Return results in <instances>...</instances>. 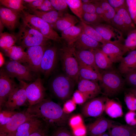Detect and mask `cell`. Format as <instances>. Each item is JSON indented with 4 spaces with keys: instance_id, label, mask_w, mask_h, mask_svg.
Listing matches in <instances>:
<instances>
[{
    "instance_id": "9a60e30c",
    "label": "cell",
    "mask_w": 136,
    "mask_h": 136,
    "mask_svg": "<svg viewBox=\"0 0 136 136\" xmlns=\"http://www.w3.org/2000/svg\"><path fill=\"white\" fill-rule=\"evenodd\" d=\"M21 13L1 6L0 21L4 27L9 30L13 31L19 25Z\"/></svg>"
},
{
    "instance_id": "003e7915",
    "label": "cell",
    "mask_w": 136,
    "mask_h": 136,
    "mask_svg": "<svg viewBox=\"0 0 136 136\" xmlns=\"http://www.w3.org/2000/svg\"><path fill=\"white\" fill-rule=\"evenodd\" d=\"M52 136H54L52 134Z\"/></svg>"
},
{
    "instance_id": "83f0119b",
    "label": "cell",
    "mask_w": 136,
    "mask_h": 136,
    "mask_svg": "<svg viewBox=\"0 0 136 136\" xmlns=\"http://www.w3.org/2000/svg\"><path fill=\"white\" fill-rule=\"evenodd\" d=\"M92 50L94 54L96 64L100 72L113 68V63L100 48Z\"/></svg>"
},
{
    "instance_id": "f546056e",
    "label": "cell",
    "mask_w": 136,
    "mask_h": 136,
    "mask_svg": "<svg viewBox=\"0 0 136 136\" xmlns=\"http://www.w3.org/2000/svg\"><path fill=\"white\" fill-rule=\"evenodd\" d=\"M28 12L42 19L49 23L52 26L58 19L65 13L56 10L45 12L35 10Z\"/></svg>"
},
{
    "instance_id": "f1b7e54d",
    "label": "cell",
    "mask_w": 136,
    "mask_h": 136,
    "mask_svg": "<svg viewBox=\"0 0 136 136\" xmlns=\"http://www.w3.org/2000/svg\"><path fill=\"white\" fill-rule=\"evenodd\" d=\"M108 130L112 136H132L136 131V126L114 124Z\"/></svg>"
},
{
    "instance_id": "30bf717a",
    "label": "cell",
    "mask_w": 136,
    "mask_h": 136,
    "mask_svg": "<svg viewBox=\"0 0 136 136\" xmlns=\"http://www.w3.org/2000/svg\"><path fill=\"white\" fill-rule=\"evenodd\" d=\"M25 90L28 107L35 105L45 99V89L40 78L36 79L29 84L26 83Z\"/></svg>"
},
{
    "instance_id": "5b68a950",
    "label": "cell",
    "mask_w": 136,
    "mask_h": 136,
    "mask_svg": "<svg viewBox=\"0 0 136 136\" xmlns=\"http://www.w3.org/2000/svg\"><path fill=\"white\" fill-rule=\"evenodd\" d=\"M23 22L38 30L44 36L58 43H62L61 36L49 23L25 10L21 13Z\"/></svg>"
},
{
    "instance_id": "6125c7cd",
    "label": "cell",
    "mask_w": 136,
    "mask_h": 136,
    "mask_svg": "<svg viewBox=\"0 0 136 136\" xmlns=\"http://www.w3.org/2000/svg\"><path fill=\"white\" fill-rule=\"evenodd\" d=\"M0 136H12L10 134L5 133H0Z\"/></svg>"
},
{
    "instance_id": "be15d7a7",
    "label": "cell",
    "mask_w": 136,
    "mask_h": 136,
    "mask_svg": "<svg viewBox=\"0 0 136 136\" xmlns=\"http://www.w3.org/2000/svg\"><path fill=\"white\" fill-rule=\"evenodd\" d=\"M4 27V26L0 21V33L3 32L2 31Z\"/></svg>"
},
{
    "instance_id": "ee69618b",
    "label": "cell",
    "mask_w": 136,
    "mask_h": 136,
    "mask_svg": "<svg viewBox=\"0 0 136 136\" xmlns=\"http://www.w3.org/2000/svg\"><path fill=\"white\" fill-rule=\"evenodd\" d=\"M55 10L59 12L66 13L68 5L65 0H50Z\"/></svg>"
},
{
    "instance_id": "bcb514c9",
    "label": "cell",
    "mask_w": 136,
    "mask_h": 136,
    "mask_svg": "<svg viewBox=\"0 0 136 136\" xmlns=\"http://www.w3.org/2000/svg\"><path fill=\"white\" fill-rule=\"evenodd\" d=\"M124 119L127 124L132 126H136V112L129 110L125 114Z\"/></svg>"
},
{
    "instance_id": "7dc6e473",
    "label": "cell",
    "mask_w": 136,
    "mask_h": 136,
    "mask_svg": "<svg viewBox=\"0 0 136 136\" xmlns=\"http://www.w3.org/2000/svg\"><path fill=\"white\" fill-rule=\"evenodd\" d=\"M125 81L132 87H136V70L125 75Z\"/></svg>"
},
{
    "instance_id": "277c9868",
    "label": "cell",
    "mask_w": 136,
    "mask_h": 136,
    "mask_svg": "<svg viewBox=\"0 0 136 136\" xmlns=\"http://www.w3.org/2000/svg\"><path fill=\"white\" fill-rule=\"evenodd\" d=\"M60 47L59 56L63 70L65 74L75 83L79 81V64L75 52V48L62 43Z\"/></svg>"
},
{
    "instance_id": "3957f363",
    "label": "cell",
    "mask_w": 136,
    "mask_h": 136,
    "mask_svg": "<svg viewBox=\"0 0 136 136\" xmlns=\"http://www.w3.org/2000/svg\"><path fill=\"white\" fill-rule=\"evenodd\" d=\"M100 72L99 85L104 95L113 96L123 89L125 81L119 72L112 68Z\"/></svg>"
},
{
    "instance_id": "f5cc1de1",
    "label": "cell",
    "mask_w": 136,
    "mask_h": 136,
    "mask_svg": "<svg viewBox=\"0 0 136 136\" xmlns=\"http://www.w3.org/2000/svg\"><path fill=\"white\" fill-rule=\"evenodd\" d=\"M82 3L83 13H96L95 3Z\"/></svg>"
},
{
    "instance_id": "603a6c76",
    "label": "cell",
    "mask_w": 136,
    "mask_h": 136,
    "mask_svg": "<svg viewBox=\"0 0 136 136\" xmlns=\"http://www.w3.org/2000/svg\"><path fill=\"white\" fill-rule=\"evenodd\" d=\"M102 44L94 40L83 32L73 47L76 50H92L100 48Z\"/></svg>"
},
{
    "instance_id": "f35d334b",
    "label": "cell",
    "mask_w": 136,
    "mask_h": 136,
    "mask_svg": "<svg viewBox=\"0 0 136 136\" xmlns=\"http://www.w3.org/2000/svg\"><path fill=\"white\" fill-rule=\"evenodd\" d=\"M100 3L104 12L105 17V23H109L114 16L116 12L108 3L107 0H100Z\"/></svg>"
},
{
    "instance_id": "e7e4bbea",
    "label": "cell",
    "mask_w": 136,
    "mask_h": 136,
    "mask_svg": "<svg viewBox=\"0 0 136 136\" xmlns=\"http://www.w3.org/2000/svg\"><path fill=\"white\" fill-rule=\"evenodd\" d=\"M99 136H112L110 135L109 133H105L103 134H101Z\"/></svg>"
},
{
    "instance_id": "60d3db41",
    "label": "cell",
    "mask_w": 136,
    "mask_h": 136,
    "mask_svg": "<svg viewBox=\"0 0 136 136\" xmlns=\"http://www.w3.org/2000/svg\"><path fill=\"white\" fill-rule=\"evenodd\" d=\"M124 100L128 109L130 111H136V96L130 91L125 93Z\"/></svg>"
},
{
    "instance_id": "4fadbf2b",
    "label": "cell",
    "mask_w": 136,
    "mask_h": 136,
    "mask_svg": "<svg viewBox=\"0 0 136 136\" xmlns=\"http://www.w3.org/2000/svg\"><path fill=\"white\" fill-rule=\"evenodd\" d=\"M91 26L106 41L123 43L125 39L123 34L111 25L103 23Z\"/></svg>"
},
{
    "instance_id": "b9f144b4",
    "label": "cell",
    "mask_w": 136,
    "mask_h": 136,
    "mask_svg": "<svg viewBox=\"0 0 136 136\" xmlns=\"http://www.w3.org/2000/svg\"><path fill=\"white\" fill-rule=\"evenodd\" d=\"M126 1L128 13L136 26V0H126Z\"/></svg>"
},
{
    "instance_id": "680465c9",
    "label": "cell",
    "mask_w": 136,
    "mask_h": 136,
    "mask_svg": "<svg viewBox=\"0 0 136 136\" xmlns=\"http://www.w3.org/2000/svg\"><path fill=\"white\" fill-rule=\"evenodd\" d=\"M100 0L95 3L96 4V13L101 17L105 22L104 12L100 3Z\"/></svg>"
},
{
    "instance_id": "8d00e7d4",
    "label": "cell",
    "mask_w": 136,
    "mask_h": 136,
    "mask_svg": "<svg viewBox=\"0 0 136 136\" xmlns=\"http://www.w3.org/2000/svg\"><path fill=\"white\" fill-rule=\"evenodd\" d=\"M81 21L90 26L105 23L104 21L96 13H83Z\"/></svg>"
},
{
    "instance_id": "94428289",
    "label": "cell",
    "mask_w": 136,
    "mask_h": 136,
    "mask_svg": "<svg viewBox=\"0 0 136 136\" xmlns=\"http://www.w3.org/2000/svg\"><path fill=\"white\" fill-rule=\"evenodd\" d=\"M129 91L132 93L136 96V87H131Z\"/></svg>"
},
{
    "instance_id": "91938a15",
    "label": "cell",
    "mask_w": 136,
    "mask_h": 136,
    "mask_svg": "<svg viewBox=\"0 0 136 136\" xmlns=\"http://www.w3.org/2000/svg\"><path fill=\"white\" fill-rule=\"evenodd\" d=\"M4 57L3 54L2 52L0 53V66L2 67L4 65L5 63Z\"/></svg>"
},
{
    "instance_id": "9c48e42d",
    "label": "cell",
    "mask_w": 136,
    "mask_h": 136,
    "mask_svg": "<svg viewBox=\"0 0 136 136\" xmlns=\"http://www.w3.org/2000/svg\"><path fill=\"white\" fill-rule=\"evenodd\" d=\"M19 81V85L13 90L0 110L3 109L13 111L21 107L27 105L28 106L25 90L26 83L23 81Z\"/></svg>"
},
{
    "instance_id": "e0dca14e",
    "label": "cell",
    "mask_w": 136,
    "mask_h": 136,
    "mask_svg": "<svg viewBox=\"0 0 136 136\" xmlns=\"http://www.w3.org/2000/svg\"><path fill=\"white\" fill-rule=\"evenodd\" d=\"M100 49L113 63L120 62L126 54L123 43L120 42L102 44Z\"/></svg>"
},
{
    "instance_id": "e575fe53",
    "label": "cell",
    "mask_w": 136,
    "mask_h": 136,
    "mask_svg": "<svg viewBox=\"0 0 136 136\" xmlns=\"http://www.w3.org/2000/svg\"><path fill=\"white\" fill-rule=\"evenodd\" d=\"M0 3L6 7L19 12L27 9L23 0H0Z\"/></svg>"
},
{
    "instance_id": "11a10c76",
    "label": "cell",
    "mask_w": 136,
    "mask_h": 136,
    "mask_svg": "<svg viewBox=\"0 0 136 136\" xmlns=\"http://www.w3.org/2000/svg\"><path fill=\"white\" fill-rule=\"evenodd\" d=\"M53 135L54 136H75L63 127H58Z\"/></svg>"
},
{
    "instance_id": "7402d4cb",
    "label": "cell",
    "mask_w": 136,
    "mask_h": 136,
    "mask_svg": "<svg viewBox=\"0 0 136 136\" xmlns=\"http://www.w3.org/2000/svg\"><path fill=\"white\" fill-rule=\"evenodd\" d=\"M92 50H79L75 49V54L79 63L90 67L100 73V71L96 64Z\"/></svg>"
},
{
    "instance_id": "5bb4252c",
    "label": "cell",
    "mask_w": 136,
    "mask_h": 136,
    "mask_svg": "<svg viewBox=\"0 0 136 136\" xmlns=\"http://www.w3.org/2000/svg\"><path fill=\"white\" fill-rule=\"evenodd\" d=\"M1 69L0 71V110L18 86L13 79Z\"/></svg>"
},
{
    "instance_id": "8992f818",
    "label": "cell",
    "mask_w": 136,
    "mask_h": 136,
    "mask_svg": "<svg viewBox=\"0 0 136 136\" xmlns=\"http://www.w3.org/2000/svg\"><path fill=\"white\" fill-rule=\"evenodd\" d=\"M75 82L65 74L57 75L50 80L49 86L54 95L62 101L67 100L73 93Z\"/></svg>"
},
{
    "instance_id": "9f6ffc18",
    "label": "cell",
    "mask_w": 136,
    "mask_h": 136,
    "mask_svg": "<svg viewBox=\"0 0 136 136\" xmlns=\"http://www.w3.org/2000/svg\"><path fill=\"white\" fill-rule=\"evenodd\" d=\"M107 1L115 10L126 5V0H108Z\"/></svg>"
},
{
    "instance_id": "03108f58",
    "label": "cell",
    "mask_w": 136,
    "mask_h": 136,
    "mask_svg": "<svg viewBox=\"0 0 136 136\" xmlns=\"http://www.w3.org/2000/svg\"><path fill=\"white\" fill-rule=\"evenodd\" d=\"M132 136H136V131L133 134Z\"/></svg>"
},
{
    "instance_id": "f6af8a7d",
    "label": "cell",
    "mask_w": 136,
    "mask_h": 136,
    "mask_svg": "<svg viewBox=\"0 0 136 136\" xmlns=\"http://www.w3.org/2000/svg\"><path fill=\"white\" fill-rule=\"evenodd\" d=\"M72 99L76 104L79 105L83 104L88 100L83 94L78 90L73 93Z\"/></svg>"
},
{
    "instance_id": "74e56055",
    "label": "cell",
    "mask_w": 136,
    "mask_h": 136,
    "mask_svg": "<svg viewBox=\"0 0 136 136\" xmlns=\"http://www.w3.org/2000/svg\"><path fill=\"white\" fill-rule=\"evenodd\" d=\"M70 9L73 13L81 21L83 13L82 3L81 0H65Z\"/></svg>"
},
{
    "instance_id": "4dcf8cb0",
    "label": "cell",
    "mask_w": 136,
    "mask_h": 136,
    "mask_svg": "<svg viewBox=\"0 0 136 136\" xmlns=\"http://www.w3.org/2000/svg\"><path fill=\"white\" fill-rule=\"evenodd\" d=\"M79 80L85 79L97 81L100 79V73H98L92 68L79 63Z\"/></svg>"
},
{
    "instance_id": "ab89813d",
    "label": "cell",
    "mask_w": 136,
    "mask_h": 136,
    "mask_svg": "<svg viewBox=\"0 0 136 136\" xmlns=\"http://www.w3.org/2000/svg\"><path fill=\"white\" fill-rule=\"evenodd\" d=\"M107 24L118 30L123 36L127 35V33L123 21L121 17L116 13L112 20Z\"/></svg>"
},
{
    "instance_id": "7bdbcfd3",
    "label": "cell",
    "mask_w": 136,
    "mask_h": 136,
    "mask_svg": "<svg viewBox=\"0 0 136 136\" xmlns=\"http://www.w3.org/2000/svg\"><path fill=\"white\" fill-rule=\"evenodd\" d=\"M17 112L15 111H12L3 109L0 110V126L6 124Z\"/></svg>"
},
{
    "instance_id": "c3c4849f",
    "label": "cell",
    "mask_w": 136,
    "mask_h": 136,
    "mask_svg": "<svg viewBox=\"0 0 136 136\" xmlns=\"http://www.w3.org/2000/svg\"><path fill=\"white\" fill-rule=\"evenodd\" d=\"M69 122L70 126L73 128L83 124L82 118L79 115H74L71 117L69 119Z\"/></svg>"
},
{
    "instance_id": "8fae6325",
    "label": "cell",
    "mask_w": 136,
    "mask_h": 136,
    "mask_svg": "<svg viewBox=\"0 0 136 136\" xmlns=\"http://www.w3.org/2000/svg\"><path fill=\"white\" fill-rule=\"evenodd\" d=\"M49 45L33 46L27 48L26 51L27 55L26 62L24 65L34 73L40 72V66L44 53Z\"/></svg>"
},
{
    "instance_id": "d6986e66",
    "label": "cell",
    "mask_w": 136,
    "mask_h": 136,
    "mask_svg": "<svg viewBox=\"0 0 136 136\" xmlns=\"http://www.w3.org/2000/svg\"><path fill=\"white\" fill-rule=\"evenodd\" d=\"M113 124L112 120L101 116L87 126V131L89 136H99L105 133Z\"/></svg>"
},
{
    "instance_id": "44dd1931",
    "label": "cell",
    "mask_w": 136,
    "mask_h": 136,
    "mask_svg": "<svg viewBox=\"0 0 136 136\" xmlns=\"http://www.w3.org/2000/svg\"><path fill=\"white\" fill-rule=\"evenodd\" d=\"M82 32V28L80 23L77 25L71 26L61 32L62 43L72 47Z\"/></svg>"
},
{
    "instance_id": "ba28073f",
    "label": "cell",
    "mask_w": 136,
    "mask_h": 136,
    "mask_svg": "<svg viewBox=\"0 0 136 136\" xmlns=\"http://www.w3.org/2000/svg\"><path fill=\"white\" fill-rule=\"evenodd\" d=\"M56 42L46 48L41 61L40 72L46 77L49 76L55 69L59 59V48Z\"/></svg>"
},
{
    "instance_id": "484cf974",
    "label": "cell",
    "mask_w": 136,
    "mask_h": 136,
    "mask_svg": "<svg viewBox=\"0 0 136 136\" xmlns=\"http://www.w3.org/2000/svg\"><path fill=\"white\" fill-rule=\"evenodd\" d=\"M5 55L11 60L16 61L24 65L26 62L27 55L24 49L20 46L14 45L2 51Z\"/></svg>"
},
{
    "instance_id": "db71d44e",
    "label": "cell",
    "mask_w": 136,
    "mask_h": 136,
    "mask_svg": "<svg viewBox=\"0 0 136 136\" xmlns=\"http://www.w3.org/2000/svg\"><path fill=\"white\" fill-rule=\"evenodd\" d=\"M37 10L45 12L56 10L53 7L50 0H44L42 4Z\"/></svg>"
},
{
    "instance_id": "52a82bcc",
    "label": "cell",
    "mask_w": 136,
    "mask_h": 136,
    "mask_svg": "<svg viewBox=\"0 0 136 136\" xmlns=\"http://www.w3.org/2000/svg\"><path fill=\"white\" fill-rule=\"evenodd\" d=\"M1 69L10 77L16 78L19 81H31L35 79L34 73L27 66L16 61H7Z\"/></svg>"
},
{
    "instance_id": "836d02e7",
    "label": "cell",
    "mask_w": 136,
    "mask_h": 136,
    "mask_svg": "<svg viewBox=\"0 0 136 136\" xmlns=\"http://www.w3.org/2000/svg\"><path fill=\"white\" fill-rule=\"evenodd\" d=\"M79 23L82 27L83 32L92 39L101 44L109 42L104 40L99 33L91 26L81 21Z\"/></svg>"
},
{
    "instance_id": "2e32d148",
    "label": "cell",
    "mask_w": 136,
    "mask_h": 136,
    "mask_svg": "<svg viewBox=\"0 0 136 136\" xmlns=\"http://www.w3.org/2000/svg\"><path fill=\"white\" fill-rule=\"evenodd\" d=\"M34 117L26 110L17 112L14 115L6 124L0 126V133H5L12 134L22 124Z\"/></svg>"
},
{
    "instance_id": "4316f807",
    "label": "cell",
    "mask_w": 136,
    "mask_h": 136,
    "mask_svg": "<svg viewBox=\"0 0 136 136\" xmlns=\"http://www.w3.org/2000/svg\"><path fill=\"white\" fill-rule=\"evenodd\" d=\"M104 112L112 118L121 117L123 115L121 105L114 99L107 97L105 104Z\"/></svg>"
},
{
    "instance_id": "d590c367",
    "label": "cell",
    "mask_w": 136,
    "mask_h": 136,
    "mask_svg": "<svg viewBox=\"0 0 136 136\" xmlns=\"http://www.w3.org/2000/svg\"><path fill=\"white\" fill-rule=\"evenodd\" d=\"M123 44L126 53L136 49V29L128 34Z\"/></svg>"
},
{
    "instance_id": "d6a6232c",
    "label": "cell",
    "mask_w": 136,
    "mask_h": 136,
    "mask_svg": "<svg viewBox=\"0 0 136 136\" xmlns=\"http://www.w3.org/2000/svg\"><path fill=\"white\" fill-rule=\"evenodd\" d=\"M17 41L16 35L6 32L0 33L1 49L3 51L15 45Z\"/></svg>"
},
{
    "instance_id": "6f0895ef",
    "label": "cell",
    "mask_w": 136,
    "mask_h": 136,
    "mask_svg": "<svg viewBox=\"0 0 136 136\" xmlns=\"http://www.w3.org/2000/svg\"><path fill=\"white\" fill-rule=\"evenodd\" d=\"M87 132L86 127L83 124L73 128L74 135L75 136H84Z\"/></svg>"
},
{
    "instance_id": "681fc988",
    "label": "cell",
    "mask_w": 136,
    "mask_h": 136,
    "mask_svg": "<svg viewBox=\"0 0 136 136\" xmlns=\"http://www.w3.org/2000/svg\"><path fill=\"white\" fill-rule=\"evenodd\" d=\"M76 104L72 99L68 100L64 104L63 109L66 113L70 114L76 109Z\"/></svg>"
},
{
    "instance_id": "d4e9b609",
    "label": "cell",
    "mask_w": 136,
    "mask_h": 136,
    "mask_svg": "<svg viewBox=\"0 0 136 136\" xmlns=\"http://www.w3.org/2000/svg\"><path fill=\"white\" fill-rule=\"evenodd\" d=\"M79 22V20L75 16L69 13L63 14L52 26L54 29L60 31L75 25Z\"/></svg>"
},
{
    "instance_id": "f907efd6",
    "label": "cell",
    "mask_w": 136,
    "mask_h": 136,
    "mask_svg": "<svg viewBox=\"0 0 136 136\" xmlns=\"http://www.w3.org/2000/svg\"><path fill=\"white\" fill-rule=\"evenodd\" d=\"M44 0H35L31 3L24 4V5L28 10V11L37 10L41 5Z\"/></svg>"
},
{
    "instance_id": "ffe728a7",
    "label": "cell",
    "mask_w": 136,
    "mask_h": 136,
    "mask_svg": "<svg viewBox=\"0 0 136 136\" xmlns=\"http://www.w3.org/2000/svg\"><path fill=\"white\" fill-rule=\"evenodd\" d=\"M97 81L81 79L78 83L77 90L83 94L88 100L96 97L101 92Z\"/></svg>"
},
{
    "instance_id": "7a4b0ae2",
    "label": "cell",
    "mask_w": 136,
    "mask_h": 136,
    "mask_svg": "<svg viewBox=\"0 0 136 136\" xmlns=\"http://www.w3.org/2000/svg\"><path fill=\"white\" fill-rule=\"evenodd\" d=\"M16 36V43L24 49L33 46L47 45L52 43L51 40L23 22L19 25Z\"/></svg>"
},
{
    "instance_id": "7c38bea8",
    "label": "cell",
    "mask_w": 136,
    "mask_h": 136,
    "mask_svg": "<svg viewBox=\"0 0 136 136\" xmlns=\"http://www.w3.org/2000/svg\"><path fill=\"white\" fill-rule=\"evenodd\" d=\"M106 96L95 97L88 100L83 105L81 112L85 117H99L104 111L107 98Z\"/></svg>"
},
{
    "instance_id": "ac0fdd59",
    "label": "cell",
    "mask_w": 136,
    "mask_h": 136,
    "mask_svg": "<svg viewBox=\"0 0 136 136\" xmlns=\"http://www.w3.org/2000/svg\"><path fill=\"white\" fill-rule=\"evenodd\" d=\"M46 124L41 119L33 117L27 120L17 129L12 136H29Z\"/></svg>"
},
{
    "instance_id": "cb8c5ba5",
    "label": "cell",
    "mask_w": 136,
    "mask_h": 136,
    "mask_svg": "<svg viewBox=\"0 0 136 136\" xmlns=\"http://www.w3.org/2000/svg\"><path fill=\"white\" fill-rule=\"evenodd\" d=\"M118 69L120 74L125 75L136 70V49L123 57L120 62Z\"/></svg>"
},
{
    "instance_id": "1f68e13d",
    "label": "cell",
    "mask_w": 136,
    "mask_h": 136,
    "mask_svg": "<svg viewBox=\"0 0 136 136\" xmlns=\"http://www.w3.org/2000/svg\"><path fill=\"white\" fill-rule=\"evenodd\" d=\"M116 13L122 18L128 34L136 29V26L132 20L128 12L126 5L115 10Z\"/></svg>"
},
{
    "instance_id": "816d5d0a",
    "label": "cell",
    "mask_w": 136,
    "mask_h": 136,
    "mask_svg": "<svg viewBox=\"0 0 136 136\" xmlns=\"http://www.w3.org/2000/svg\"><path fill=\"white\" fill-rule=\"evenodd\" d=\"M49 127L46 124L29 136H48Z\"/></svg>"
},
{
    "instance_id": "6da1fadb",
    "label": "cell",
    "mask_w": 136,
    "mask_h": 136,
    "mask_svg": "<svg viewBox=\"0 0 136 136\" xmlns=\"http://www.w3.org/2000/svg\"><path fill=\"white\" fill-rule=\"evenodd\" d=\"M26 111L35 117L42 119L49 126L63 127L70 117V114L65 112L60 105L47 99L28 107Z\"/></svg>"
}]
</instances>
